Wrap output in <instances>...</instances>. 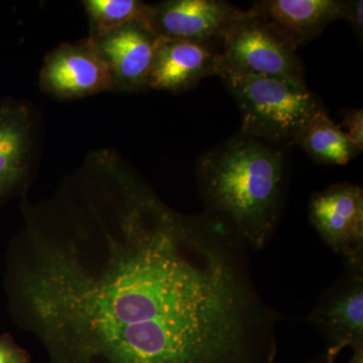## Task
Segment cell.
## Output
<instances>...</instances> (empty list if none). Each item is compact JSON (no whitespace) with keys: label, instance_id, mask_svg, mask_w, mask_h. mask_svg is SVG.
<instances>
[{"label":"cell","instance_id":"1","mask_svg":"<svg viewBox=\"0 0 363 363\" xmlns=\"http://www.w3.org/2000/svg\"><path fill=\"white\" fill-rule=\"evenodd\" d=\"M113 224L28 221L14 288L52 363H274L281 316L248 248L211 215H182L131 179Z\"/></svg>","mask_w":363,"mask_h":363},{"label":"cell","instance_id":"2","mask_svg":"<svg viewBox=\"0 0 363 363\" xmlns=\"http://www.w3.org/2000/svg\"><path fill=\"white\" fill-rule=\"evenodd\" d=\"M285 174L281 150L240 133L198 162L205 213L230 227L248 250H262L279 224Z\"/></svg>","mask_w":363,"mask_h":363},{"label":"cell","instance_id":"3","mask_svg":"<svg viewBox=\"0 0 363 363\" xmlns=\"http://www.w3.org/2000/svg\"><path fill=\"white\" fill-rule=\"evenodd\" d=\"M220 79L240 106L241 135L271 145L293 143L305 124L324 109L320 97L306 83L267 76Z\"/></svg>","mask_w":363,"mask_h":363},{"label":"cell","instance_id":"4","mask_svg":"<svg viewBox=\"0 0 363 363\" xmlns=\"http://www.w3.org/2000/svg\"><path fill=\"white\" fill-rule=\"evenodd\" d=\"M216 77L267 76L305 83L295 47L267 21L247 9L220 38Z\"/></svg>","mask_w":363,"mask_h":363},{"label":"cell","instance_id":"5","mask_svg":"<svg viewBox=\"0 0 363 363\" xmlns=\"http://www.w3.org/2000/svg\"><path fill=\"white\" fill-rule=\"evenodd\" d=\"M312 225L342 257L345 269H363V190L355 184H334L310 200Z\"/></svg>","mask_w":363,"mask_h":363},{"label":"cell","instance_id":"6","mask_svg":"<svg viewBox=\"0 0 363 363\" xmlns=\"http://www.w3.org/2000/svg\"><path fill=\"white\" fill-rule=\"evenodd\" d=\"M39 85L45 94L61 100L113 92L108 67L89 38L52 50L43 62Z\"/></svg>","mask_w":363,"mask_h":363},{"label":"cell","instance_id":"7","mask_svg":"<svg viewBox=\"0 0 363 363\" xmlns=\"http://www.w3.org/2000/svg\"><path fill=\"white\" fill-rule=\"evenodd\" d=\"M308 321L324 339L327 363H336L344 348L362 346L363 269H346L322 294Z\"/></svg>","mask_w":363,"mask_h":363},{"label":"cell","instance_id":"8","mask_svg":"<svg viewBox=\"0 0 363 363\" xmlns=\"http://www.w3.org/2000/svg\"><path fill=\"white\" fill-rule=\"evenodd\" d=\"M247 14L222 0H168L150 4L149 26L162 40L208 43Z\"/></svg>","mask_w":363,"mask_h":363},{"label":"cell","instance_id":"9","mask_svg":"<svg viewBox=\"0 0 363 363\" xmlns=\"http://www.w3.org/2000/svg\"><path fill=\"white\" fill-rule=\"evenodd\" d=\"M91 40L108 67L113 92L147 89L160 39L147 23H130Z\"/></svg>","mask_w":363,"mask_h":363},{"label":"cell","instance_id":"10","mask_svg":"<svg viewBox=\"0 0 363 363\" xmlns=\"http://www.w3.org/2000/svg\"><path fill=\"white\" fill-rule=\"evenodd\" d=\"M37 123L30 105L0 100V200L25 185L35 162Z\"/></svg>","mask_w":363,"mask_h":363},{"label":"cell","instance_id":"11","mask_svg":"<svg viewBox=\"0 0 363 363\" xmlns=\"http://www.w3.org/2000/svg\"><path fill=\"white\" fill-rule=\"evenodd\" d=\"M218 52L210 42L160 39L147 89L185 92L199 84L203 79L216 77Z\"/></svg>","mask_w":363,"mask_h":363},{"label":"cell","instance_id":"12","mask_svg":"<svg viewBox=\"0 0 363 363\" xmlns=\"http://www.w3.org/2000/svg\"><path fill=\"white\" fill-rule=\"evenodd\" d=\"M250 11L271 23L298 49L311 43L334 21L344 20L342 0H262Z\"/></svg>","mask_w":363,"mask_h":363},{"label":"cell","instance_id":"13","mask_svg":"<svg viewBox=\"0 0 363 363\" xmlns=\"http://www.w3.org/2000/svg\"><path fill=\"white\" fill-rule=\"evenodd\" d=\"M293 143L318 164L343 166L362 152L325 108L305 124Z\"/></svg>","mask_w":363,"mask_h":363},{"label":"cell","instance_id":"14","mask_svg":"<svg viewBox=\"0 0 363 363\" xmlns=\"http://www.w3.org/2000/svg\"><path fill=\"white\" fill-rule=\"evenodd\" d=\"M82 6L89 23L90 39L138 21L149 26L150 4L140 0H84Z\"/></svg>","mask_w":363,"mask_h":363},{"label":"cell","instance_id":"15","mask_svg":"<svg viewBox=\"0 0 363 363\" xmlns=\"http://www.w3.org/2000/svg\"><path fill=\"white\" fill-rule=\"evenodd\" d=\"M342 125L344 133L355 143L360 150H363V111L362 108L350 109L344 112Z\"/></svg>","mask_w":363,"mask_h":363},{"label":"cell","instance_id":"16","mask_svg":"<svg viewBox=\"0 0 363 363\" xmlns=\"http://www.w3.org/2000/svg\"><path fill=\"white\" fill-rule=\"evenodd\" d=\"M352 26L353 30L358 37H362L363 32V1L362 0H350L346 1L345 16Z\"/></svg>","mask_w":363,"mask_h":363},{"label":"cell","instance_id":"17","mask_svg":"<svg viewBox=\"0 0 363 363\" xmlns=\"http://www.w3.org/2000/svg\"><path fill=\"white\" fill-rule=\"evenodd\" d=\"M0 363H30L25 351L9 341L0 339Z\"/></svg>","mask_w":363,"mask_h":363},{"label":"cell","instance_id":"18","mask_svg":"<svg viewBox=\"0 0 363 363\" xmlns=\"http://www.w3.org/2000/svg\"><path fill=\"white\" fill-rule=\"evenodd\" d=\"M347 363H363V346L352 348V355Z\"/></svg>","mask_w":363,"mask_h":363},{"label":"cell","instance_id":"19","mask_svg":"<svg viewBox=\"0 0 363 363\" xmlns=\"http://www.w3.org/2000/svg\"><path fill=\"white\" fill-rule=\"evenodd\" d=\"M320 363H327L326 362H325V360L323 359V358H322V360H321V362Z\"/></svg>","mask_w":363,"mask_h":363}]
</instances>
